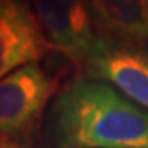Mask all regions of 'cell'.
Returning a JSON list of instances; mask_svg holds the SVG:
<instances>
[{
    "label": "cell",
    "instance_id": "6",
    "mask_svg": "<svg viewBox=\"0 0 148 148\" xmlns=\"http://www.w3.org/2000/svg\"><path fill=\"white\" fill-rule=\"evenodd\" d=\"M98 32L123 45L148 43V0H89Z\"/></svg>",
    "mask_w": 148,
    "mask_h": 148
},
{
    "label": "cell",
    "instance_id": "4",
    "mask_svg": "<svg viewBox=\"0 0 148 148\" xmlns=\"http://www.w3.org/2000/svg\"><path fill=\"white\" fill-rule=\"evenodd\" d=\"M80 75L111 84L129 100L148 111V52L143 47L102 39Z\"/></svg>",
    "mask_w": 148,
    "mask_h": 148
},
{
    "label": "cell",
    "instance_id": "5",
    "mask_svg": "<svg viewBox=\"0 0 148 148\" xmlns=\"http://www.w3.org/2000/svg\"><path fill=\"white\" fill-rule=\"evenodd\" d=\"M47 50L29 0H0V80L22 66L38 64Z\"/></svg>",
    "mask_w": 148,
    "mask_h": 148
},
{
    "label": "cell",
    "instance_id": "7",
    "mask_svg": "<svg viewBox=\"0 0 148 148\" xmlns=\"http://www.w3.org/2000/svg\"><path fill=\"white\" fill-rule=\"evenodd\" d=\"M0 148H27L22 141H0Z\"/></svg>",
    "mask_w": 148,
    "mask_h": 148
},
{
    "label": "cell",
    "instance_id": "3",
    "mask_svg": "<svg viewBox=\"0 0 148 148\" xmlns=\"http://www.w3.org/2000/svg\"><path fill=\"white\" fill-rule=\"evenodd\" d=\"M57 79L27 64L0 80V141H22L56 97Z\"/></svg>",
    "mask_w": 148,
    "mask_h": 148
},
{
    "label": "cell",
    "instance_id": "2",
    "mask_svg": "<svg viewBox=\"0 0 148 148\" xmlns=\"http://www.w3.org/2000/svg\"><path fill=\"white\" fill-rule=\"evenodd\" d=\"M41 34L50 50L73 62L79 70L100 47L89 0H29Z\"/></svg>",
    "mask_w": 148,
    "mask_h": 148
},
{
    "label": "cell",
    "instance_id": "1",
    "mask_svg": "<svg viewBox=\"0 0 148 148\" xmlns=\"http://www.w3.org/2000/svg\"><path fill=\"white\" fill-rule=\"evenodd\" d=\"M50 148H148V111L111 84L79 75L52 100Z\"/></svg>",
    "mask_w": 148,
    "mask_h": 148
}]
</instances>
